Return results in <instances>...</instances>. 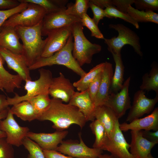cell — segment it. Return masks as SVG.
Returning <instances> with one entry per match:
<instances>
[{
	"label": "cell",
	"instance_id": "6da1fadb",
	"mask_svg": "<svg viewBox=\"0 0 158 158\" xmlns=\"http://www.w3.org/2000/svg\"><path fill=\"white\" fill-rule=\"evenodd\" d=\"M60 99L52 98L48 108L38 118L40 121H49L57 131L67 129L72 124L82 128L87 121L83 114L75 106L63 103Z\"/></svg>",
	"mask_w": 158,
	"mask_h": 158
},
{
	"label": "cell",
	"instance_id": "7a4b0ae2",
	"mask_svg": "<svg viewBox=\"0 0 158 158\" xmlns=\"http://www.w3.org/2000/svg\"><path fill=\"white\" fill-rule=\"evenodd\" d=\"M42 20L32 26H17L15 30L23 43V53L29 67L41 57L45 43L42 38Z\"/></svg>",
	"mask_w": 158,
	"mask_h": 158
},
{
	"label": "cell",
	"instance_id": "3957f363",
	"mask_svg": "<svg viewBox=\"0 0 158 158\" xmlns=\"http://www.w3.org/2000/svg\"><path fill=\"white\" fill-rule=\"evenodd\" d=\"M71 28L73 40L72 54L74 58L81 67L90 63L93 56L101 51V46L91 43L86 38L81 22L74 23Z\"/></svg>",
	"mask_w": 158,
	"mask_h": 158
},
{
	"label": "cell",
	"instance_id": "277c9868",
	"mask_svg": "<svg viewBox=\"0 0 158 158\" xmlns=\"http://www.w3.org/2000/svg\"><path fill=\"white\" fill-rule=\"evenodd\" d=\"M73 46V39L71 34L66 44L61 49L50 56L40 57L29 67V70H35L55 65H61L71 69L80 77L82 76L86 72L74 58L72 54Z\"/></svg>",
	"mask_w": 158,
	"mask_h": 158
},
{
	"label": "cell",
	"instance_id": "5b68a950",
	"mask_svg": "<svg viewBox=\"0 0 158 158\" xmlns=\"http://www.w3.org/2000/svg\"><path fill=\"white\" fill-rule=\"evenodd\" d=\"M109 27L118 33L117 36L104 39L105 43L108 46V51L111 53L121 54L123 47L128 44L132 47L135 52L139 56H143L140 38L135 32L122 24H110Z\"/></svg>",
	"mask_w": 158,
	"mask_h": 158
},
{
	"label": "cell",
	"instance_id": "8992f818",
	"mask_svg": "<svg viewBox=\"0 0 158 158\" xmlns=\"http://www.w3.org/2000/svg\"><path fill=\"white\" fill-rule=\"evenodd\" d=\"M38 71L40 74L38 79L34 81L28 80L25 81L24 89L26 93L25 95L20 96L15 93L13 97H7L9 105H13L23 101L27 100L40 95L49 94V89L53 78L52 73L50 70L43 68H39Z\"/></svg>",
	"mask_w": 158,
	"mask_h": 158
},
{
	"label": "cell",
	"instance_id": "52a82bcc",
	"mask_svg": "<svg viewBox=\"0 0 158 158\" xmlns=\"http://www.w3.org/2000/svg\"><path fill=\"white\" fill-rule=\"evenodd\" d=\"M46 14L45 10L42 7L34 4L28 3L25 9L11 16L2 26L14 28L17 26H33L42 21Z\"/></svg>",
	"mask_w": 158,
	"mask_h": 158
},
{
	"label": "cell",
	"instance_id": "ba28073f",
	"mask_svg": "<svg viewBox=\"0 0 158 158\" xmlns=\"http://www.w3.org/2000/svg\"><path fill=\"white\" fill-rule=\"evenodd\" d=\"M79 136V143L71 140L62 141L56 150L76 158H97L102 154V150L88 147L83 141L81 133Z\"/></svg>",
	"mask_w": 158,
	"mask_h": 158
},
{
	"label": "cell",
	"instance_id": "9c48e42d",
	"mask_svg": "<svg viewBox=\"0 0 158 158\" xmlns=\"http://www.w3.org/2000/svg\"><path fill=\"white\" fill-rule=\"evenodd\" d=\"M119 119L116 122L113 134L107 139L101 150L108 151L117 158H134L129 151L130 144L119 128Z\"/></svg>",
	"mask_w": 158,
	"mask_h": 158
},
{
	"label": "cell",
	"instance_id": "30bf717a",
	"mask_svg": "<svg viewBox=\"0 0 158 158\" xmlns=\"http://www.w3.org/2000/svg\"><path fill=\"white\" fill-rule=\"evenodd\" d=\"M0 129L6 134V140L12 146L19 147L30 131L27 127L20 126L9 109L6 117L0 121Z\"/></svg>",
	"mask_w": 158,
	"mask_h": 158
},
{
	"label": "cell",
	"instance_id": "8fae6325",
	"mask_svg": "<svg viewBox=\"0 0 158 158\" xmlns=\"http://www.w3.org/2000/svg\"><path fill=\"white\" fill-rule=\"evenodd\" d=\"M130 79V76L128 77L118 92L110 93L104 104L111 109L118 119L124 115L131 106L129 93Z\"/></svg>",
	"mask_w": 158,
	"mask_h": 158
},
{
	"label": "cell",
	"instance_id": "7c38bea8",
	"mask_svg": "<svg viewBox=\"0 0 158 158\" xmlns=\"http://www.w3.org/2000/svg\"><path fill=\"white\" fill-rule=\"evenodd\" d=\"M158 101V94L152 99L147 97L144 91L139 90L135 93L126 121L131 122L153 111Z\"/></svg>",
	"mask_w": 158,
	"mask_h": 158
},
{
	"label": "cell",
	"instance_id": "4fadbf2b",
	"mask_svg": "<svg viewBox=\"0 0 158 158\" xmlns=\"http://www.w3.org/2000/svg\"><path fill=\"white\" fill-rule=\"evenodd\" d=\"M64 11L46 15L42 20V36H47L54 30L71 26L76 22H81V19L68 14Z\"/></svg>",
	"mask_w": 158,
	"mask_h": 158
},
{
	"label": "cell",
	"instance_id": "5bb4252c",
	"mask_svg": "<svg viewBox=\"0 0 158 158\" xmlns=\"http://www.w3.org/2000/svg\"><path fill=\"white\" fill-rule=\"evenodd\" d=\"M71 26L54 30L47 35L41 57L50 56L61 49L71 35Z\"/></svg>",
	"mask_w": 158,
	"mask_h": 158
},
{
	"label": "cell",
	"instance_id": "9a60e30c",
	"mask_svg": "<svg viewBox=\"0 0 158 158\" xmlns=\"http://www.w3.org/2000/svg\"><path fill=\"white\" fill-rule=\"evenodd\" d=\"M0 55L6 62L8 67L16 72L23 80H32L30 71L24 56L0 47Z\"/></svg>",
	"mask_w": 158,
	"mask_h": 158
},
{
	"label": "cell",
	"instance_id": "2e32d148",
	"mask_svg": "<svg viewBox=\"0 0 158 158\" xmlns=\"http://www.w3.org/2000/svg\"><path fill=\"white\" fill-rule=\"evenodd\" d=\"M74 89L73 83L60 72L58 77L53 78L49 94L52 98L68 103L75 92Z\"/></svg>",
	"mask_w": 158,
	"mask_h": 158
},
{
	"label": "cell",
	"instance_id": "e0dca14e",
	"mask_svg": "<svg viewBox=\"0 0 158 158\" xmlns=\"http://www.w3.org/2000/svg\"><path fill=\"white\" fill-rule=\"evenodd\" d=\"M68 133L67 130L51 133H35L29 131L26 136L36 143L44 150H56Z\"/></svg>",
	"mask_w": 158,
	"mask_h": 158
},
{
	"label": "cell",
	"instance_id": "ac0fdd59",
	"mask_svg": "<svg viewBox=\"0 0 158 158\" xmlns=\"http://www.w3.org/2000/svg\"><path fill=\"white\" fill-rule=\"evenodd\" d=\"M119 128L122 131L124 132L130 130H158V107L155 108L151 114L144 118L134 120L130 123L124 122L119 123Z\"/></svg>",
	"mask_w": 158,
	"mask_h": 158
},
{
	"label": "cell",
	"instance_id": "d6986e66",
	"mask_svg": "<svg viewBox=\"0 0 158 158\" xmlns=\"http://www.w3.org/2000/svg\"><path fill=\"white\" fill-rule=\"evenodd\" d=\"M68 104L77 107L83 114L87 121L95 120L96 107L89 95L87 89L75 92Z\"/></svg>",
	"mask_w": 158,
	"mask_h": 158
},
{
	"label": "cell",
	"instance_id": "ffe728a7",
	"mask_svg": "<svg viewBox=\"0 0 158 158\" xmlns=\"http://www.w3.org/2000/svg\"><path fill=\"white\" fill-rule=\"evenodd\" d=\"M113 73L112 64L105 62L99 88L94 101L96 107L104 105L107 101L110 93Z\"/></svg>",
	"mask_w": 158,
	"mask_h": 158
},
{
	"label": "cell",
	"instance_id": "44dd1931",
	"mask_svg": "<svg viewBox=\"0 0 158 158\" xmlns=\"http://www.w3.org/2000/svg\"><path fill=\"white\" fill-rule=\"evenodd\" d=\"M130 152L134 158H147L151 149L157 144L144 138L140 131L131 130Z\"/></svg>",
	"mask_w": 158,
	"mask_h": 158
},
{
	"label": "cell",
	"instance_id": "7402d4cb",
	"mask_svg": "<svg viewBox=\"0 0 158 158\" xmlns=\"http://www.w3.org/2000/svg\"><path fill=\"white\" fill-rule=\"evenodd\" d=\"M14 27L2 26L0 29V47L14 53L23 54V44Z\"/></svg>",
	"mask_w": 158,
	"mask_h": 158
},
{
	"label": "cell",
	"instance_id": "603a6c76",
	"mask_svg": "<svg viewBox=\"0 0 158 158\" xmlns=\"http://www.w3.org/2000/svg\"><path fill=\"white\" fill-rule=\"evenodd\" d=\"M95 117L104 128L108 137L113 135L116 121L119 119L110 108L105 105L96 107Z\"/></svg>",
	"mask_w": 158,
	"mask_h": 158
},
{
	"label": "cell",
	"instance_id": "cb8c5ba5",
	"mask_svg": "<svg viewBox=\"0 0 158 158\" xmlns=\"http://www.w3.org/2000/svg\"><path fill=\"white\" fill-rule=\"evenodd\" d=\"M4 61L0 55V79L4 89L9 93L14 92L15 88L21 87L23 80L18 75H13L7 71L4 66Z\"/></svg>",
	"mask_w": 158,
	"mask_h": 158
},
{
	"label": "cell",
	"instance_id": "d4e9b609",
	"mask_svg": "<svg viewBox=\"0 0 158 158\" xmlns=\"http://www.w3.org/2000/svg\"><path fill=\"white\" fill-rule=\"evenodd\" d=\"M10 110L15 115L24 121L30 122L37 119L38 116L31 103L27 100L23 101L13 105Z\"/></svg>",
	"mask_w": 158,
	"mask_h": 158
},
{
	"label": "cell",
	"instance_id": "484cf974",
	"mask_svg": "<svg viewBox=\"0 0 158 158\" xmlns=\"http://www.w3.org/2000/svg\"><path fill=\"white\" fill-rule=\"evenodd\" d=\"M111 54L115 63V68L113 76L110 93H117L121 90L123 83L124 72V66L121 54Z\"/></svg>",
	"mask_w": 158,
	"mask_h": 158
},
{
	"label": "cell",
	"instance_id": "4316f807",
	"mask_svg": "<svg viewBox=\"0 0 158 158\" xmlns=\"http://www.w3.org/2000/svg\"><path fill=\"white\" fill-rule=\"evenodd\" d=\"M149 73H145L142 76V82L140 86V90L143 91L153 90L158 94V66L153 62Z\"/></svg>",
	"mask_w": 158,
	"mask_h": 158
},
{
	"label": "cell",
	"instance_id": "83f0119b",
	"mask_svg": "<svg viewBox=\"0 0 158 158\" xmlns=\"http://www.w3.org/2000/svg\"><path fill=\"white\" fill-rule=\"evenodd\" d=\"M20 2L34 4L44 8L46 14L57 12L64 11L68 1L67 0H18Z\"/></svg>",
	"mask_w": 158,
	"mask_h": 158
},
{
	"label": "cell",
	"instance_id": "f1b7e54d",
	"mask_svg": "<svg viewBox=\"0 0 158 158\" xmlns=\"http://www.w3.org/2000/svg\"><path fill=\"white\" fill-rule=\"evenodd\" d=\"M104 65L105 62H102L97 65L88 72H86L79 80L73 83L74 87L79 92L87 90L90 83L98 74L103 71Z\"/></svg>",
	"mask_w": 158,
	"mask_h": 158
},
{
	"label": "cell",
	"instance_id": "f546056e",
	"mask_svg": "<svg viewBox=\"0 0 158 158\" xmlns=\"http://www.w3.org/2000/svg\"><path fill=\"white\" fill-rule=\"evenodd\" d=\"M127 13L138 23L151 22L158 24V14L154 11L139 10L130 5Z\"/></svg>",
	"mask_w": 158,
	"mask_h": 158
},
{
	"label": "cell",
	"instance_id": "4dcf8cb0",
	"mask_svg": "<svg viewBox=\"0 0 158 158\" xmlns=\"http://www.w3.org/2000/svg\"><path fill=\"white\" fill-rule=\"evenodd\" d=\"M90 127L95 136L93 148L101 149L108 137L105 129L96 119L92 121L90 125Z\"/></svg>",
	"mask_w": 158,
	"mask_h": 158
},
{
	"label": "cell",
	"instance_id": "1f68e13d",
	"mask_svg": "<svg viewBox=\"0 0 158 158\" xmlns=\"http://www.w3.org/2000/svg\"><path fill=\"white\" fill-rule=\"evenodd\" d=\"M27 101L32 106L38 118L48 108L51 99L49 94H43L31 98Z\"/></svg>",
	"mask_w": 158,
	"mask_h": 158
},
{
	"label": "cell",
	"instance_id": "d6a6232c",
	"mask_svg": "<svg viewBox=\"0 0 158 158\" xmlns=\"http://www.w3.org/2000/svg\"><path fill=\"white\" fill-rule=\"evenodd\" d=\"M66 7V13L81 19L90 8V0H76L74 3L68 4Z\"/></svg>",
	"mask_w": 158,
	"mask_h": 158
},
{
	"label": "cell",
	"instance_id": "836d02e7",
	"mask_svg": "<svg viewBox=\"0 0 158 158\" xmlns=\"http://www.w3.org/2000/svg\"><path fill=\"white\" fill-rule=\"evenodd\" d=\"M22 145L29 152L28 158H45L43 150L36 143L27 136L24 138Z\"/></svg>",
	"mask_w": 158,
	"mask_h": 158
},
{
	"label": "cell",
	"instance_id": "e575fe53",
	"mask_svg": "<svg viewBox=\"0 0 158 158\" xmlns=\"http://www.w3.org/2000/svg\"><path fill=\"white\" fill-rule=\"evenodd\" d=\"M104 10L110 18H121L132 24L137 29L139 28L138 23L135 21L127 13H124L118 10L114 6L107 7Z\"/></svg>",
	"mask_w": 158,
	"mask_h": 158
},
{
	"label": "cell",
	"instance_id": "d590c367",
	"mask_svg": "<svg viewBox=\"0 0 158 158\" xmlns=\"http://www.w3.org/2000/svg\"><path fill=\"white\" fill-rule=\"evenodd\" d=\"M81 23L83 27H86L90 30L91 36L99 39H104V35L98 25L87 13L84 14L83 16Z\"/></svg>",
	"mask_w": 158,
	"mask_h": 158
},
{
	"label": "cell",
	"instance_id": "8d00e7d4",
	"mask_svg": "<svg viewBox=\"0 0 158 158\" xmlns=\"http://www.w3.org/2000/svg\"><path fill=\"white\" fill-rule=\"evenodd\" d=\"M20 3L18 6L14 8L4 10H0V29L5 22L10 17L15 14L22 12L27 8L28 3Z\"/></svg>",
	"mask_w": 158,
	"mask_h": 158
},
{
	"label": "cell",
	"instance_id": "74e56055",
	"mask_svg": "<svg viewBox=\"0 0 158 158\" xmlns=\"http://www.w3.org/2000/svg\"><path fill=\"white\" fill-rule=\"evenodd\" d=\"M136 9L141 11H154L158 10V0H134Z\"/></svg>",
	"mask_w": 158,
	"mask_h": 158
},
{
	"label": "cell",
	"instance_id": "f35d334b",
	"mask_svg": "<svg viewBox=\"0 0 158 158\" xmlns=\"http://www.w3.org/2000/svg\"><path fill=\"white\" fill-rule=\"evenodd\" d=\"M0 158H14L13 146L7 142L6 138H0Z\"/></svg>",
	"mask_w": 158,
	"mask_h": 158
},
{
	"label": "cell",
	"instance_id": "ab89813d",
	"mask_svg": "<svg viewBox=\"0 0 158 158\" xmlns=\"http://www.w3.org/2000/svg\"><path fill=\"white\" fill-rule=\"evenodd\" d=\"M102 71L97 75L90 84L87 89L90 98L94 103L99 88L102 77Z\"/></svg>",
	"mask_w": 158,
	"mask_h": 158
},
{
	"label": "cell",
	"instance_id": "60d3db41",
	"mask_svg": "<svg viewBox=\"0 0 158 158\" xmlns=\"http://www.w3.org/2000/svg\"><path fill=\"white\" fill-rule=\"evenodd\" d=\"M90 7L93 14L92 18L95 23L98 25L99 21L104 17L110 18L106 13L104 10L97 6L91 2L90 0Z\"/></svg>",
	"mask_w": 158,
	"mask_h": 158
},
{
	"label": "cell",
	"instance_id": "b9f144b4",
	"mask_svg": "<svg viewBox=\"0 0 158 158\" xmlns=\"http://www.w3.org/2000/svg\"><path fill=\"white\" fill-rule=\"evenodd\" d=\"M134 0H112V4L118 10L127 13L130 5L134 3Z\"/></svg>",
	"mask_w": 158,
	"mask_h": 158
},
{
	"label": "cell",
	"instance_id": "7bdbcfd3",
	"mask_svg": "<svg viewBox=\"0 0 158 158\" xmlns=\"http://www.w3.org/2000/svg\"><path fill=\"white\" fill-rule=\"evenodd\" d=\"M20 4L18 0H0V10H4L12 9L18 6Z\"/></svg>",
	"mask_w": 158,
	"mask_h": 158
},
{
	"label": "cell",
	"instance_id": "ee69618b",
	"mask_svg": "<svg viewBox=\"0 0 158 158\" xmlns=\"http://www.w3.org/2000/svg\"><path fill=\"white\" fill-rule=\"evenodd\" d=\"M141 131L142 136L147 140L156 144L158 143V130L154 132L145 130Z\"/></svg>",
	"mask_w": 158,
	"mask_h": 158
},
{
	"label": "cell",
	"instance_id": "f6af8a7d",
	"mask_svg": "<svg viewBox=\"0 0 158 158\" xmlns=\"http://www.w3.org/2000/svg\"><path fill=\"white\" fill-rule=\"evenodd\" d=\"M43 152L45 158H73L66 156L56 150H44Z\"/></svg>",
	"mask_w": 158,
	"mask_h": 158
},
{
	"label": "cell",
	"instance_id": "bcb514c9",
	"mask_svg": "<svg viewBox=\"0 0 158 158\" xmlns=\"http://www.w3.org/2000/svg\"><path fill=\"white\" fill-rule=\"evenodd\" d=\"M90 1L103 9L110 6H114L112 4V0H91Z\"/></svg>",
	"mask_w": 158,
	"mask_h": 158
},
{
	"label": "cell",
	"instance_id": "7dc6e473",
	"mask_svg": "<svg viewBox=\"0 0 158 158\" xmlns=\"http://www.w3.org/2000/svg\"><path fill=\"white\" fill-rule=\"evenodd\" d=\"M9 105L7 97L4 95H0V113L8 108Z\"/></svg>",
	"mask_w": 158,
	"mask_h": 158
},
{
	"label": "cell",
	"instance_id": "c3c4849f",
	"mask_svg": "<svg viewBox=\"0 0 158 158\" xmlns=\"http://www.w3.org/2000/svg\"><path fill=\"white\" fill-rule=\"evenodd\" d=\"M9 108L8 107L0 113V121L4 119L6 117ZM6 137L5 133L0 129V138H6Z\"/></svg>",
	"mask_w": 158,
	"mask_h": 158
},
{
	"label": "cell",
	"instance_id": "681fc988",
	"mask_svg": "<svg viewBox=\"0 0 158 158\" xmlns=\"http://www.w3.org/2000/svg\"><path fill=\"white\" fill-rule=\"evenodd\" d=\"M97 158H117L111 154H101Z\"/></svg>",
	"mask_w": 158,
	"mask_h": 158
},
{
	"label": "cell",
	"instance_id": "f907efd6",
	"mask_svg": "<svg viewBox=\"0 0 158 158\" xmlns=\"http://www.w3.org/2000/svg\"><path fill=\"white\" fill-rule=\"evenodd\" d=\"M0 90L2 91H4V89L2 81L0 79Z\"/></svg>",
	"mask_w": 158,
	"mask_h": 158
},
{
	"label": "cell",
	"instance_id": "816d5d0a",
	"mask_svg": "<svg viewBox=\"0 0 158 158\" xmlns=\"http://www.w3.org/2000/svg\"><path fill=\"white\" fill-rule=\"evenodd\" d=\"M147 158H155L154 157H153V156L151 154V153H149L147 156Z\"/></svg>",
	"mask_w": 158,
	"mask_h": 158
}]
</instances>
